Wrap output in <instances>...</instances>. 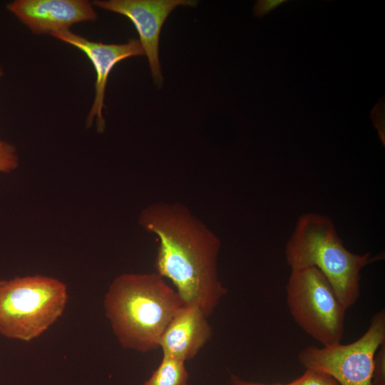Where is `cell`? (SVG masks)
Segmentation results:
<instances>
[{
    "label": "cell",
    "instance_id": "9",
    "mask_svg": "<svg viewBox=\"0 0 385 385\" xmlns=\"http://www.w3.org/2000/svg\"><path fill=\"white\" fill-rule=\"evenodd\" d=\"M6 9L36 34L68 30L73 24L93 21L97 14L86 0H16Z\"/></svg>",
    "mask_w": 385,
    "mask_h": 385
},
{
    "label": "cell",
    "instance_id": "1",
    "mask_svg": "<svg viewBox=\"0 0 385 385\" xmlns=\"http://www.w3.org/2000/svg\"><path fill=\"white\" fill-rule=\"evenodd\" d=\"M138 222L158 241L156 272L170 280L185 305H196L210 316L227 293L218 277L217 235L179 202L150 203Z\"/></svg>",
    "mask_w": 385,
    "mask_h": 385
},
{
    "label": "cell",
    "instance_id": "7",
    "mask_svg": "<svg viewBox=\"0 0 385 385\" xmlns=\"http://www.w3.org/2000/svg\"><path fill=\"white\" fill-rule=\"evenodd\" d=\"M193 0H108L93 1V4L128 18L135 27L140 43L148 57L154 83L158 88L163 82L159 61V39L162 26L171 13L180 6H195Z\"/></svg>",
    "mask_w": 385,
    "mask_h": 385
},
{
    "label": "cell",
    "instance_id": "15",
    "mask_svg": "<svg viewBox=\"0 0 385 385\" xmlns=\"http://www.w3.org/2000/svg\"><path fill=\"white\" fill-rule=\"evenodd\" d=\"M287 2L284 0H260L255 4L253 11L255 16L261 17L265 16L271 11L274 10L279 5Z\"/></svg>",
    "mask_w": 385,
    "mask_h": 385
},
{
    "label": "cell",
    "instance_id": "8",
    "mask_svg": "<svg viewBox=\"0 0 385 385\" xmlns=\"http://www.w3.org/2000/svg\"><path fill=\"white\" fill-rule=\"evenodd\" d=\"M51 35L83 51L93 63L96 73L95 96L86 118V126L89 128L96 119L98 132L103 133L106 128V121L102 115V110L104 106L105 91L109 73L115 65L120 61L132 56L145 55L139 40L130 38L125 43L106 44L90 41L71 32L69 29L55 32Z\"/></svg>",
    "mask_w": 385,
    "mask_h": 385
},
{
    "label": "cell",
    "instance_id": "17",
    "mask_svg": "<svg viewBox=\"0 0 385 385\" xmlns=\"http://www.w3.org/2000/svg\"><path fill=\"white\" fill-rule=\"evenodd\" d=\"M2 75H3V71H2L1 68L0 67V78L2 76Z\"/></svg>",
    "mask_w": 385,
    "mask_h": 385
},
{
    "label": "cell",
    "instance_id": "3",
    "mask_svg": "<svg viewBox=\"0 0 385 385\" xmlns=\"http://www.w3.org/2000/svg\"><path fill=\"white\" fill-rule=\"evenodd\" d=\"M291 270L314 267L329 282L347 309L360 294L361 272L367 265L382 259L369 253L359 255L347 250L332 220L315 212L302 215L285 247Z\"/></svg>",
    "mask_w": 385,
    "mask_h": 385
},
{
    "label": "cell",
    "instance_id": "14",
    "mask_svg": "<svg viewBox=\"0 0 385 385\" xmlns=\"http://www.w3.org/2000/svg\"><path fill=\"white\" fill-rule=\"evenodd\" d=\"M371 385H385V343L374 357Z\"/></svg>",
    "mask_w": 385,
    "mask_h": 385
},
{
    "label": "cell",
    "instance_id": "6",
    "mask_svg": "<svg viewBox=\"0 0 385 385\" xmlns=\"http://www.w3.org/2000/svg\"><path fill=\"white\" fill-rule=\"evenodd\" d=\"M385 343L384 309L375 313L365 333L348 344L340 343L301 351L298 359L307 369H314L332 376L340 385H371L374 361Z\"/></svg>",
    "mask_w": 385,
    "mask_h": 385
},
{
    "label": "cell",
    "instance_id": "4",
    "mask_svg": "<svg viewBox=\"0 0 385 385\" xmlns=\"http://www.w3.org/2000/svg\"><path fill=\"white\" fill-rule=\"evenodd\" d=\"M66 285L43 275L0 280V334L30 342L46 331L63 314Z\"/></svg>",
    "mask_w": 385,
    "mask_h": 385
},
{
    "label": "cell",
    "instance_id": "5",
    "mask_svg": "<svg viewBox=\"0 0 385 385\" xmlns=\"http://www.w3.org/2000/svg\"><path fill=\"white\" fill-rule=\"evenodd\" d=\"M286 295L290 314L304 332L322 346L341 342L346 309L318 269L291 270Z\"/></svg>",
    "mask_w": 385,
    "mask_h": 385
},
{
    "label": "cell",
    "instance_id": "2",
    "mask_svg": "<svg viewBox=\"0 0 385 385\" xmlns=\"http://www.w3.org/2000/svg\"><path fill=\"white\" fill-rule=\"evenodd\" d=\"M183 305L157 272L122 274L104 299L106 317L121 346L143 353L159 347L165 329Z\"/></svg>",
    "mask_w": 385,
    "mask_h": 385
},
{
    "label": "cell",
    "instance_id": "13",
    "mask_svg": "<svg viewBox=\"0 0 385 385\" xmlns=\"http://www.w3.org/2000/svg\"><path fill=\"white\" fill-rule=\"evenodd\" d=\"M19 166V158L15 146L0 140V172L10 173Z\"/></svg>",
    "mask_w": 385,
    "mask_h": 385
},
{
    "label": "cell",
    "instance_id": "10",
    "mask_svg": "<svg viewBox=\"0 0 385 385\" xmlns=\"http://www.w3.org/2000/svg\"><path fill=\"white\" fill-rule=\"evenodd\" d=\"M207 317L196 305L182 306L165 329L159 342L163 356L183 361L194 358L212 335Z\"/></svg>",
    "mask_w": 385,
    "mask_h": 385
},
{
    "label": "cell",
    "instance_id": "16",
    "mask_svg": "<svg viewBox=\"0 0 385 385\" xmlns=\"http://www.w3.org/2000/svg\"><path fill=\"white\" fill-rule=\"evenodd\" d=\"M230 385H284L279 383H275L272 384H261L257 382L248 381L241 379L240 378L232 375L231 377Z\"/></svg>",
    "mask_w": 385,
    "mask_h": 385
},
{
    "label": "cell",
    "instance_id": "12",
    "mask_svg": "<svg viewBox=\"0 0 385 385\" xmlns=\"http://www.w3.org/2000/svg\"><path fill=\"white\" fill-rule=\"evenodd\" d=\"M284 385H340L332 376L314 369H307L304 373Z\"/></svg>",
    "mask_w": 385,
    "mask_h": 385
},
{
    "label": "cell",
    "instance_id": "11",
    "mask_svg": "<svg viewBox=\"0 0 385 385\" xmlns=\"http://www.w3.org/2000/svg\"><path fill=\"white\" fill-rule=\"evenodd\" d=\"M185 361L163 356L158 367L144 385H187L189 378Z\"/></svg>",
    "mask_w": 385,
    "mask_h": 385
}]
</instances>
